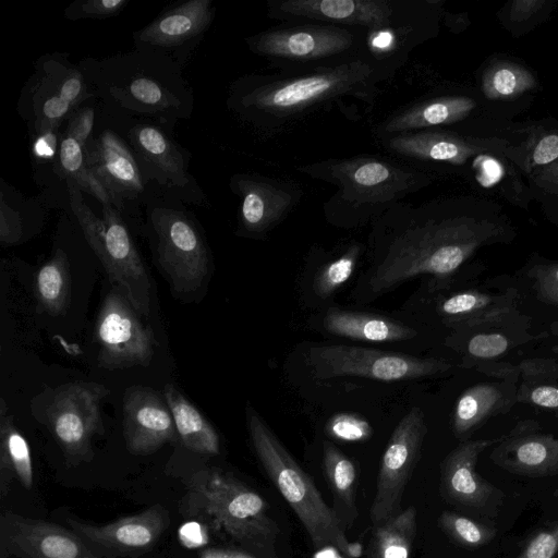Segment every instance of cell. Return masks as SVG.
I'll return each mask as SVG.
<instances>
[{"mask_svg":"<svg viewBox=\"0 0 558 558\" xmlns=\"http://www.w3.org/2000/svg\"><path fill=\"white\" fill-rule=\"evenodd\" d=\"M372 225L374 259L363 287L369 300L421 275H452L490 233L465 216L441 215L433 203L404 201Z\"/></svg>","mask_w":558,"mask_h":558,"instance_id":"6da1fadb","label":"cell"},{"mask_svg":"<svg viewBox=\"0 0 558 558\" xmlns=\"http://www.w3.org/2000/svg\"><path fill=\"white\" fill-rule=\"evenodd\" d=\"M388 76L369 59L295 73L259 75L239 97L243 111L265 132H283L313 113L354 99L373 105Z\"/></svg>","mask_w":558,"mask_h":558,"instance_id":"7a4b0ae2","label":"cell"},{"mask_svg":"<svg viewBox=\"0 0 558 558\" xmlns=\"http://www.w3.org/2000/svg\"><path fill=\"white\" fill-rule=\"evenodd\" d=\"M298 170L335 187L323 208L326 219L342 228L373 223L432 181L418 167L373 155L330 158Z\"/></svg>","mask_w":558,"mask_h":558,"instance_id":"3957f363","label":"cell"},{"mask_svg":"<svg viewBox=\"0 0 558 558\" xmlns=\"http://www.w3.org/2000/svg\"><path fill=\"white\" fill-rule=\"evenodd\" d=\"M181 511L263 553L274 550L280 533L267 501L233 474L217 468H205L190 476Z\"/></svg>","mask_w":558,"mask_h":558,"instance_id":"277c9868","label":"cell"},{"mask_svg":"<svg viewBox=\"0 0 558 558\" xmlns=\"http://www.w3.org/2000/svg\"><path fill=\"white\" fill-rule=\"evenodd\" d=\"M246 425L254 452L266 474L303 524L314 548L338 549L349 558L345 527L330 508L312 477L296 463L286 447L250 404Z\"/></svg>","mask_w":558,"mask_h":558,"instance_id":"5b68a950","label":"cell"},{"mask_svg":"<svg viewBox=\"0 0 558 558\" xmlns=\"http://www.w3.org/2000/svg\"><path fill=\"white\" fill-rule=\"evenodd\" d=\"M365 38L364 28L294 22L260 32L246 41L252 52L267 59L281 73H295L369 59Z\"/></svg>","mask_w":558,"mask_h":558,"instance_id":"8992f818","label":"cell"},{"mask_svg":"<svg viewBox=\"0 0 558 558\" xmlns=\"http://www.w3.org/2000/svg\"><path fill=\"white\" fill-rule=\"evenodd\" d=\"M109 392L98 383L73 381L33 399V416L49 429L69 465L93 459L92 439L104 433L100 403Z\"/></svg>","mask_w":558,"mask_h":558,"instance_id":"52a82bcc","label":"cell"},{"mask_svg":"<svg viewBox=\"0 0 558 558\" xmlns=\"http://www.w3.org/2000/svg\"><path fill=\"white\" fill-rule=\"evenodd\" d=\"M427 0H270L267 14L284 23L319 22L379 32L427 21Z\"/></svg>","mask_w":558,"mask_h":558,"instance_id":"ba28073f","label":"cell"},{"mask_svg":"<svg viewBox=\"0 0 558 558\" xmlns=\"http://www.w3.org/2000/svg\"><path fill=\"white\" fill-rule=\"evenodd\" d=\"M307 356L312 374L318 379L362 377L399 381L437 375L451 367L439 359L347 344L314 345Z\"/></svg>","mask_w":558,"mask_h":558,"instance_id":"9c48e42d","label":"cell"},{"mask_svg":"<svg viewBox=\"0 0 558 558\" xmlns=\"http://www.w3.org/2000/svg\"><path fill=\"white\" fill-rule=\"evenodd\" d=\"M140 315L125 294L113 286L101 303L94 329L100 367L112 371L149 365L156 340Z\"/></svg>","mask_w":558,"mask_h":558,"instance_id":"30bf717a","label":"cell"},{"mask_svg":"<svg viewBox=\"0 0 558 558\" xmlns=\"http://www.w3.org/2000/svg\"><path fill=\"white\" fill-rule=\"evenodd\" d=\"M151 223L157 234L158 263L171 291H198L208 276L209 254L195 225L182 213L167 208L155 209Z\"/></svg>","mask_w":558,"mask_h":558,"instance_id":"8fae6325","label":"cell"},{"mask_svg":"<svg viewBox=\"0 0 558 558\" xmlns=\"http://www.w3.org/2000/svg\"><path fill=\"white\" fill-rule=\"evenodd\" d=\"M104 219L84 236L102 264L109 281L118 287L143 316L150 314V281L126 226L112 205H104Z\"/></svg>","mask_w":558,"mask_h":558,"instance_id":"7c38bea8","label":"cell"},{"mask_svg":"<svg viewBox=\"0 0 558 558\" xmlns=\"http://www.w3.org/2000/svg\"><path fill=\"white\" fill-rule=\"evenodd\" d=\"M427 433L423 411L413 407L395 427L384 451L369 517L379 524L401 511V500Z\"/></svg>","mask_w":558,"mask_h":558,"instance_id":"4fadbf2b","label":"cell"},{"mask_svg":"<svg viewBox=\"0 0 558 558\" xmlns=\"http://www.w3.org/2000/svg\"><path fill=\"white\" fill-rule=\"evenodd\" d=\"M9 557L109 558L73 530L7 510L0 515V558Z\"/></svg>","mask_w":558,"mask_h":558,"instance_id":"5bb4252c","label":"cell"},{"mask_svg":"<svg viewBox=\"0 0 558 558\" xmlns=\"http://www.w3.org/2000/svg\"><path fill=\"white\" fill-rule=\"evenodd\" d=\"M71 530L92 547L109 558L136 557L149 551L170 523L168 510L154 505L146 510L120 518L105 525H94L77 519H68Z\"/></svg>","mask_w":558,"mask_h":558,"instance_id":"9a60e30c","label":"cell"},{"mask_svg":"<svg viewBox=\"0 0 558 558\" xmlns=\"http://www.w3.org/2000/svg\"><path fill=\"white\" fill-rule=\"evenodd\" d=\"M501 439L466 440L447 454L441 463L440 490L448 502L484 517L497 514L504 494L480 476L475 465L480 454Z\"/></svg>","mask_w":558,"mask_h":558,"instance_id":"2e32d148","label":"cell"},{"mask_svg":"<svg viewBox=\"0 0 558 558\" xmlns=\"http://www.w3.org/2000/svg\"><path fill=\"white\" fill-rule=\"evenodd\" d=\"M234 190L241 197V228L251 236H259L274 229L302 197V190L295 183L260 174L239 177Z\"/></svg>","mask_w":558,"mask_h":558,"instance_id":"e0dca14e","label":"cell"},{"mask_svg":"<svg viewBox=\"0 0 558 558\" xmlns=\"http://www.w3.org/2000/svg\"><path fill=\"white\" fill-rule=\"evenodd\" d=\"M171 411L155 390L130 387L123 398V436L129 452L151 454L175 438Z\"/></svg>","mask_w":558,"mask_h":558,"instance_id":"ac0fdd59","label":"cell"},{"mask_svg":"<svg viewBox=\"0 0 558 558\" xmlns=\"http://www.w3.org/2000/svg\"><path fill=\"white\" fill-rule=\"evenodd\" d=\"M535 422L520 423L502 437L490 460L499 468L519 475L538 477L558 473V438L536 433Z\"/></svg>","mask_w":558,"mask_h":558,"instance_id":"d6986e66","label":"cell"},{"mask_svg":"<svg viewBox=\"0 0 558 558\" xmlns=\"http://www.w3.org/2000/svg\"><path fill=\"white\" fill-rule=\"evenodd\" d=\"M379 142L387 153L415 167L422 162L462 165L476 153L465 140L434 129L392 135Z\"/></svg>","mask_w":558,"mask_h":558,"instance_id":"ffe728a7","label":"cell"},{"mask_svg":"<svg viewBox=\"0 0 558 558\" xmlns=\"http://www.w3.org/2000/svg\"><path fill=\"white\" fill-rule=\"evenodd\" d=\"M465 96H439L416 101L388 116L375 130L378 140L392 135L434 129L463 120L475 108Z\"/></svg>","mask_w":558,"mask_h":558,"instance_id":"44dd1931","label":"cell"},{"mask_svg":"<svg viewBox=\"0 0 558 558\" xmlns=\"http://www.w3.org/2000/svg\"><path fill=\"white\" fill-rule=\"evenodd\" d=\"M324 329L333 336L365 342H393L414 338L415 329L390 317L329 308L322 320Z\"/></svg>","mask_w":558,"mask_h":558,"instance_id":"7402d4cb","label":"cell"},{"mask_svg":"<svg viewBox=\"0 0 558 558\" xmlns=\"http://www.w3.org/2000/svg\"><path fill=\"white\" fill-rule=\"evenodd\" d=\"M211 19L210 0H191L155 20L138 37L157 46H174L203 32Z\"/></svg>","mask_w":558,"mask_h":558,"instance_id":"603a6c76","label":"cell"},{"mask_svg":"<svg viewBox=\"0 0 558 558\" xmlns=\"http://www.w3.org/2000/svg\"><path fill=\"white\" fill-rule=\"evenodd\" d=\"M163 398L182 444L196 453L217 456L220 438L203 413L171 384L165 386Z\"/></svg>","mask_w":558,"mask_h":558,"instance_id":"cb8c5ba5","label":"cell"},{"mask_svg":"<svg viewBox=\"0 0 558 558\" xmlns=\"http://www.w3.org/2000/svg\"><path fill=\"white\" fill-rule=\"evenodd\" d=\"M513 298L470 290L438 303L437 311L448 325L477 326L500 320L512 307Z\"/></svg>","mask_w":558,"mask_h":558,"instance_id":"d4e9b609","label":"cell"},{"mask_svg":"<svg viewBox=\"0 0 558 558\" xmlns=\"http://www.w3.org/2000/svg\"><path fill=\"white\" fill-rule=\"evenodd\" d=\"M16 477L22 486L31 489L34 472L27 440L15 427L3 399L0 405V496L4 498L12 480Z\"/></svg>","mask_w":558,"mask_h":558,"instance_id":"484cf974","label":"cell"},{"mask_svg":"<svg viewBox=\"0 0 558 558\" xmlns=\"http://www.w3.org/2000/svg\"><path fill=\"white\" fill-rule=\"evenodd\" d=\"M323 466L326 481L333 496L336 513L342 524H351L356 510V468L354 462L332 442L323 444Z\"/></svg>","mask_w":558,"mask_h":558,"instance_id":"4316f807","label":"cell"},{"mask_svg":"<svg viewBox=\"0 0 558 558\" xmlns=\"http://www.w3.org/2000/svg\"><path fill=\"white\" fill-rule=\"evenodd\" d=\"M506 397L497 385L478 384L466 389L457 400L452 429L461 438L478 428L506 407Z\"/></svg>","mask_w":558,"mask_h":558,"instance_id":"83f0119b","label":"cell"},{"mask_svg":"<svg viewBox=\"0 0 558 558\" xmlns=\"http://www.w3.org/2000/svg\"><path fill=\"white\" fill-rule=\"evenodd\" d=\"M34 292L38 306L48 315L60 316L66 312L71 301V274L63 250L58 248L36 271Z\"/></svg>","mask_w":558,"mask_h":558,"instance_id":"f1b7e54d","label":"cell"},{"mask_svg":"<svg viewBox=\"0 0 558 558\" xmlns=\"http://www.w3.org/2000/svg\"><path fill=\"white\" fill-rule=\"evenodd\" d=\"M97 177L129 192H142L143 181L137 165L124 143L112 132L105 131L98 143Z\"/></svg>","mask_w":558,"mask_h":558,"instance_id":"f546056e","label":"cell"},{"mask_svg":"<svg viewBox=\"0 0 558 558\" xmlns=\"http://www.w3.org/2000/svg\"><path fill=\"white\" fill-rule=\"evenodd\" d=\"M417 512L410 506L384 522L374 525L369 558H410L416 536Z\"/></svg>","mask_w":558,"mask_h":558,"instance_id":"4dcf8cb0","label":"cell"},{"mask_svg":"<svg viewBox=\"0 0 558 558\" xmlns=\"http://www.w3.org/2000/svg\"><path fill=\"white\" fill-rule=\"evenodd\" d=\"M138 150L174 184L187 181L183 158L163 133L154 126H138L133 132Z\"/></svg>","mask_w":558,"mask_h":558,"instance_id":"1f68e13d","label":"cell"},{"mask_svg":"<svg viewBox=\"0 0 558 558\" xmlns=\"http://www.w3.org/2000/svg\"><path fill=\"white\" fill-rule=\"evenodd\" d=\"M83 146L84 145L75 136L66 132L60 146L61 168L78 187L93 194L104 205H111L113 202L112 195L95 172L87 167L83 154Z\"/></svg>","mask_w":558,"mask_h":558,"instance_id":"d6a6232c","label":"cell"},{"mask_svg":"<svg viewBox=\"0 0 558 558\" xmlns=\"http://www.w3.org/2000/svg\"><path fill=\"white\" fill-rule=\"evenodd\" d=\"M534 77L525 69L509 62L496 63L483 75V92L487 98L518 96L534 86Z\"/></svg>","mask_w":558,"mask_h":558,"instance_id":"836d02e7","label":"cell"},{"mask_svg":"<svg viewBox=\"0 0 558 558\" xmlns=\"http://www.w3.org/2000/svg\"><path fill=\"white\" fill-rule=\"evenodd\" d=\"M363 247L352 243L347 250L323 265L313 280V290L322 299L329 298L352 276Z\"/></svg>","mask_w":558,"mask_h":558,"instance_id":"e575fe53","label":"cell"},{"mask_svg":"<svg viewBox=\"0 0 558 558\" xmlns=\"http://www.w3.org/2000/svg\"><path fill=\"white\" fill-rule=\"evenodd\" d=\"M440 529L457 544L475 549L490 543L496 530L469 517L444 511L438 519Z\"/></svg>","mask_w":558,"mask_h":558,"instance_id":"d590c367","label":"cell"},{"mask_svg":"<svg viewBox=\"0 0 558 558\" xmlns=\"http://www.w3.org/2000/svg\"><path fill=\"white\" fill-rule=\"evenodd\" d=\"M328 437L347 442L368 440L373 436V427L364 417L355 413L342 412L332 415L326 423Z\"/></svg>","mask_w":558,"mask_h":558,"instance_id":"8d00e7d4","label":"cell"},{"mask_svg":"<svg viewBox=\"0 0 558 558\" xmlns=\"http://www.w3.org/2000/svg\"><path fill=\"white\" fill-rule=\"evenodd\" d=\"M558 554V521L535 531L515 558H555Z\"/></svg>","mask_w":558,"mask_h":558,"instance_id":"74e56055","label":"cell"},{"mask_svg":"<svg viewBox=\"0 0 558 558\" xmlns=\"http://www.w3.org/2000/svg\"><path fill=\"white\" fill-rule=\"evenodd\" d=\"M537 298L549 304H558V264L537 265L529 271Z\"/></svg>","mask_w":558,"mask_h":558,"instance_id":"f35d334b","label":"cell"},{"mask_svg":"<svg viewBox=\"0 0 558 558\" xmlns=\"http://www.w3.org/2000/svg\"><path fill=\"white\" fill-rule=\"evenodd\" d=\"M509 340L498 332L477 333L468 342V353L477 359L496 357L507 351Z\"/></svg>","mask_w":558,"mask_h":558,"instance_id":"ab89813d","label":"cell"},{"mask_svg":"<svg viewBox=\"0 0 558 558\" xmlns=\"http://www.w3.org/2000/svg\"><path fill=\"white\" fill-rule=\"evenodd\" d=\"M128 0H87L70 10L72 17H105L119 12Z\"/></svg>","mask_w":558,"mask_h":558,"instance_id":"60d3db41","label":"cell"},{"mask_svg":"<svg viewBox=\"0 0 558 558\" xmlns=\"http://www.w3.org/2000/svg\"><path fill=\"white\" fill-rule=\"evenodd\" d=\"M519 400L558 411V387L553 385L522 387Z\"/></svg>","mask_w":558,"mask_h":558,"instance_id":"b9f144b4","label":"cell"},{"mask_svg":"<svg viewBox=\"0 0 558 558\" xmlns=\"http://www.w3.org/2000/svg\"><path fill=\"white\" fill-rule=\"evenodd\" d=\"M22 236V225L17 213L5 205L3 196L0 206V242L3 245H12Z\"/></svg>","mask_w":558,"mask_h":558,"instance_id":"7bdbcfd3","label":"cell"},{"mask_svg":"<svg viewBox=\"0 0 558 558\" xmlns=\"http://www.w3.org/2000/svg\"><path fill=\"white\" fill-rule=\"evenodd\" d=\"M132 96L146 105H159L165 100L160 86L146 77L134 80L130 85Z\"/></svg>","mask_w":558,"mask_h":558,"instance_id":"ee69618b","label":"cell"},{"mask_svg":"<svg viewBox=\"0 0 558 558\" xmlns=\"http://www.w3.org/2000/svg\"><path fill=\"white\" fill-rule=\"evenodd\" d=\"M476 179L483 186H492L499 182L504 175L500 162L489 156H480L474 161Z\"/></svg>","mask_w":558,"mask_h":558,"instance_id":"f6af8a7d","label":"cell"},{"mask_svg":"<svg viewBox=\"0 0 558 558\" xmlns=\"http://www.w3.org/2000/svg\"><path fill=\"white\" fill-rule=\"evenodd\" d=\"M71 104L59 95L47 99L43 107V116L45 123L43 130H52L53 126L66 114L71 108Z\"/></svg>","mask_w":558,"mask_h":558,"instance_id":"bcb514c9","label":"cell"},{"mask_svg":"<svg viewBox=\"0 0 558 558\" xmlns=\"http://www.w3.org/2000/svg\"><path fill=\"white\" fill-rule=\"evenodd\" d=\"M532 160L534 165L544 166L558 160V135L544 136L536 145Z\"/></svg>","mask_w":558,"mask_h":558,"instance_id":"7dc6e473","label":"cell"},{"mask_svg":"<svg viewBox=\"0 0 558 558\" xmlns=\"http://www.w3.org/2000/svg\"><path fill=\"white\" fill-rule=\"evenodd\" d=\"M94 124V110L85 108L80 110L71 120L68 132L75 136L83 145L88 138Z\"/></svg>","mask_w":558,"mask_h":558,"instance_id":"c3c4849f","label":"cell"},{"mask_svg":"<svg viewBox=\"0 0 558 558\" xmlns=\"http://www.w3.org/2000/svg\"><path fill=\"white\" fill-rule=\"evenodd\" d=\"M544 3V1L537 0L514 1L510 10V16L513 21L518 22L526 20L538 11Z\"/></svg>","mask_w":558,"mask_h":558,"instance_id":"681fc988","label":"cell"},{"mask_svg":"<svg viewBox=\"0 0 558 558\" xmlns=\"http://www.w3.org/2000/svg\"><path fill=\"white\" fill-rule=\"evenodd\" d=\"M56 135L51 130H43L34 143V154L39 158H50L56 150Z\"/></svg>","mask_w":558,"mask_h":558,"instance_id":"f907efd6","label":"cell"},{"mask_svg":"<svg viewBox=\"0 0 558 558\" xmlns=\"http://www.w3.org/2000/svg\"><path fill=\"white\" fill-rule=\"evenodd\" d=\"M82 87L83 84L81 76L78 74H73L63 81L58 95L73 105L81 95Z\"/></svg>","mask_w":558,"mask_h":558,"instance_id":"816d5d0a","label":"cell"},{"mask_svg":"<svg viewBox=\"0 0 558 558\" xmlns=\"http://www.w3.org/2000/svg\"><path fill=\"white\" fill-rule=\"evenodd\" d=\"M199 558H256L250 554L220 547H208L199 551Z\"/></svg>","mask_w":558,"mask_h":558,"instance_id":"f5cc1de1","label":"cell"},{"mask_svg":"<svg viewBox=\"0 0 558 558\" xmlns=\"http://www.w3.org/2000/svg\"><path fill=\"white\" fill-rule=\"evenodd\" d=\"M539 177L544 184L546 183L553 189L558 190V160L544 168Z\"/></svg>","mask_w":558,"mask_h":558,"instance_id":"db71d44e","label":"cell"},{"mask_svg":"<svg viewBox=\"0 0 558 558\" xmlns=\"http://www.w3.org/2000/svg\"><path fill=\"white\" fill-rule=\"evenodd\" d=\"M314 558H345L338 549L333 547H327L317 550Z\"/></svg>","mask_w":558,"mask_h":558,"instance_id":"11a10c76","label":"cell"},{"mask_svg":"<svg viewBox=\"0 0 558 558\" xmlns=\"http://www.w3.org/2000/svg\"><path fill=\"white\" fill-rule=\"evenodd\" d=\"M554 496L555 497H558V487L556 488V490L554 492Z\"/></svg>","mask_w":558,"mask_h":558,"instance_id":"9f6ffc18","label":"cell"}]
</instances>
